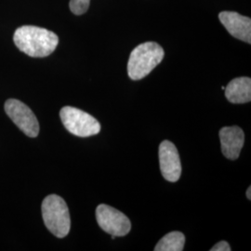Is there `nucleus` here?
I'll list each match as a JSON object with an SVG mask.
<instances>
[{
  "mask_svg": "<svg viewBox=\"0 0 251 251\" xmlns=\"http://www.w3.org/2000/svg\"><path fill=\"white\" fill-rule=\"evenodd\" d=\"M219 19L233 37L251 44V18L234 11H223L219 14Z\"/></svg>",
  "mask_w": 251,
  "mask_h": 251,
  "instance_id": "nucleus-8",
  "label": "nucleus"
},
{
  "mask_svg": "<svg viewBox=\"0 0 251 251\" xmlns=\"http://www.w3.org/2000/svg\"><path fill=\"white\" fill-rule=\"evenodd\" d=\"M90 0H70L69 7L75 15H82L90 8Z\"/></svg>",
  "mask_w": 251,
  "mask_h": 251,
  "instance_id": "nucleus-12",
  "label": "nucleus"
},
{
  "mask_svg": "<svg viewBox=\"0 0 251 251\" xmlns=\"http://www.w3.org/2000/svg\"><path fill=\"white\" fill-rule=\"evenodd\" d=\"M96 220L105 233L117 237L125 236L131 229L130 221L124 213L104 204L97 206Z\"/></svg>",
  "mask_w": 251,
  "mask_h": 251,
  "instance_id": "nucleus-6",
  "label": "nucleus"
},
{
  "mask_svg": "<svg viewBox=\"0 0 251 251\" xmlns=\"http://www.w3.org/2000/svg\"><path fill=\"white\" fill-rule=\"evenodd\" d=\"M159 163L164 179L171 182L179 180L181 175L179 152L170 141H164L159 145Z\"/></svg>",
  "mask_w": 251,
  "mask_h": 251,
  "instance_id": "nucleus-7",
  "label": "nucleus"
},
{
  "mask_svg": "<svg viewBox=\"0 0 251 251\" xmlns=\"http://www.w3.org/2000/svg\"><path fill=\"white\" fill-rule=\"evenodd\" d=\"M13 40L22 52L34 58H43L50 55L59 44V37L55 33L33 25L17 28Z\"/></svg>",
  "mask_w": 251,
  "mask_h": 251,
  "instance_id": "nucleus-1",
  "label": "nucleus"
},
{
  "mask_svg": "<svg viewBox=\"0 0 251 251\" xmlns=\"http://www.w3.org/2000/svg\"><path fill=\"white\" fill-rule=\"evenodd\" d=\"M211 251H231L232 249L230 245L226 241H221L216 244L215 246L210 250Z\"/></svg>",
  "mask_w": 251,
  "mask_h": 251,
  "instance_id": "nucleus-13",
  "label": "nucleus"
},
{
  "mask_svg": "<svg viewBox=\"0 0 251 251\" xmlns=\"http://www.w3.org/2000/svg\"><path fill=\"white\" fill-rule=\"evenodd\" d=\"M42 217L46 227L58 238L65 237L71 228L69 209L63 198L50 195L42 203Z\"/></svg>",
  "mask_w": 251,
  "mask_h": 251,
  "instance_id": "nucleus-3",
  "label": "nucleus"
},
{
  "mask_svg": "<svg viewBox=\"0 0 251 251\" xmlns=\"http://www.w3.org/2000/svg\"><path fill=\"white\" fill-rule=\"evenodd\" d=\"M185 236L180 232H171L162 237L154 248L155 251H182Z\"/></svg>",
  "mask_w": 251,
  "mask_h": 251,
  "instance_id": "nucleus-11",
  "label": "nucleus"
},
{
  "mask_svg": "<svg viewBox=\"0 0 251 251\" xmlns=\"http://www.w3.org/2000/svg\"><path fill=\"white\" fill-rule=\"evenodd\" d=\"M5 111L12 122L25 134L36 138L39 133V124L35 114L30 108L16 99H9L5 102Z\"/></svg>",
  "mask_w": 251,
  "mask_h": 251,
  "instance_id": "nucleus-5",
  "label": "nucleus"
},
{
  "mask_svg": "<svg viewBox=\"0 0 251 251\" xmlns=\"http://www.w3.org/2000/svg\"><path fill=\"white\" fill-rule=\"evenodd\" d=\"M247 198L249 200H251V187L250 186L249 188H248V191H247Z\"/></svg>",
  "mask_w": 251,
  "mask_h": 251,
  "instance_id": "nucleus-14",
  "label": "nucleus"
},
{
  "mask_svg": "<svg viewBox=\"0 0 251 251\" xmlns=\"http://www.w3.org/2000/svg\"><path fill=\"white\" fill-rule=\"evenodd\" d=\"M60 117L65 128L75 136L86 138L100 131L99 121L80 109L64 106L60 112Z\"/></svg>",
  "mask_w": 251,
  "mask_h": 251,
  "instance_id": "nucleus-4",
  "label": "nucleus"
},
{
  "mask_svg": "<svg viewBox=\"0 0 251 251\" xmlns=\"http://www.w3.org/2000/svg\"><path fill=\"white\" fill-rule=\"evenodd\" d=\"M227 100L234 103H248L251 100V79L250 77H237L231 81L225 88Z\"/></svg>",
  "mask_w": 251,
  "mask_h": 251,
  "instance_id": "nucleus-10",
  "label": "nucleus"
},
{
  "mask_svg": "<svg viewBox=\"0 0 251 251\" xmlns=\"http://www.w3.org/2000/svg\"><path fill=\"white\" fill-rule=\"evenodd\" d=\"M222 152L226 158L236 160L245 143V134L242 128L237 126H225L220 130Z\"/></svg>",
  "mask_w": 251,
  "mask_h": 251,
  "instance_id": "nucleus-9",
  "label": "nucleus"
},
{
  "mask_svg": "<svg viewBox=\"0 0 251 251\" xmlns=\"http://www.w3.org/2000/svg\"><path fill=\"white\" fill-rule=\"evenodd\" d=\"M164 50L155 42H145L136 47L127 63V75L132 80L148 75L164 59Z\"/></svg>",
  "mask_w": 251,
  "mask_h": 251,
  "instance_id": "nucleus-2",
  "label": "nucleus"
}]
</instances>
